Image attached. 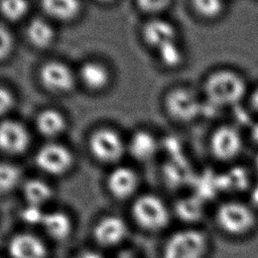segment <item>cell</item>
Returning <instances> with one entry per match:
<instances>
[{
  "label": "cell",
  "instance_id": "obj_6",
  "mask_svg": "<svg viewBox=\"0 0 258 258\" xmlns=\"http://www.w3.org/2000/svg\"><path fill=\"white\" fill-rule=\"evenodd\" d=\"M163 106L168 117L180 125L196 123L204 117L205 101L199 88L180 85L164 96Z\"/></svg>",
  "mask_w": 258,
  "mask_h": 258
},
{
  "label": "cell",
  "instance_id": "obj_15",
  "mask_svg": "<svg viewBox=\"0 0 258 258\" xmlns=\"http://www.w3.org/2000/svg\"><path fill=\"white\" fill-rule=\"evenodd\" d=\"M29 133L18 121L5 120L0 123V150L6 154L18 155L29 146Z\"/></svg>",
  "mask_w": 258,
  "mask_h": 258
},
{
  "label": "cell",
  "instance_id": "obj_30",
  "mask_svg": "<svg viewBox=\"0 0 258 258\" xmlns=\"http://www.w3.org/2000/svg\"><path fill=\"white\" fill-rule=\"evenodd\" d=\"M13 46L14 39L10 30L0 23V60L10 55Z\"/></svg>",
  "mask_w": 258,
  "mask_h": 258
},
{
  "label": "cell",
  "instance_id": "obj_8",
  "mask_svg": "<svg viewBox=\"0 0 258 258\" xmlns=\"http://www.w3.org/2000/svg\"><path fill=\"white\" fill-rule=\"evenodd\" d=\"M7 258H49L50 250L44 236L29 230L11 234L5 244Z\"/></svg>",
  "mask_w": 258,
  "mask_h": 258
},
{
  "label": "cell",
  "instance_id": "obj_17",
  "mask_svg": "<svg viewBox=\"0 0 258 258\" xmlns=\"http://www.w3.org/2000/svg\"><path fill=\"white\" fill-rule=\"evenodd\" d=\"M192 16L203 23L221 20L228 10V0H188Z\"/></svg>",
  "mask_w": 258,
  "mask_h": 258
},
{
  "label": "cell",
  "instance_id": "obj_16",
  "mask_svg": "<svg viewBox=\"0 0 258 258\" xmlns=\"http://www.w3.org/2000/svg\"><path fill=\"white\" fill-rule=\"evenodd\" d=\"M19 189L22 195L23 204L43 209L54 197L52 185L47 180L39 177L24 179Z\"/></svg>",
  "mask_w": 258,
  "mask_h": 258
},
{
  "label": "cell",
  "instance_id": "obj_33",
  "mask_svg": "<svg viewBox=\"0 0 258 258\" xmlns=\"http://www.w3.org/2000/svg\"><path fill=\"white\" fill-rule=\"evenodd\" d=\"M72 258H106L98 248H83L77 251Z\"/></svg>",
  "mask_w": 258,
  "mask_h": 258
},
{
  "label": "cell",
  "instance_id": "obj_24",
  "mask_svg": "<svg viewBox=\"0 0 258 258\" xmlns=\"http://www.w3.org/2000/svg\"><path fill=\"white\" fill-rule=\"evenodd\" d=\"M23 180L18 166L7 161H0V197L8 196L20 188Z\"/></svg>",
  "mask_w": 258,
  "mask_h": 258
},
{
  "label": "cell",
  "instance_id": "obj_5",
  "mask_svg": "<svg viewBox=\"0 0 258 258\" xmlns=\"http://www.w3.org/2000/svg\"><path fill=\"white\" fill-rule=\"evenodd\" d=\"M247 144L243 128L234 122L216 125L208 136L207 145L211 157L223 164H234L241 157Z\"/></svg>",
  "mask_w": 258,
  "mask_h": 258
},
{
  "label": "cell",
  "instance_id": "obj_3",
  "mask_svg": "<svg viewBox=\"0 0 258 258\" xmlns=\"http://www.w3.org/2000/svg\"><path fill=\"white\" fill-rule=\"evenodd\" d=\"M216 228L231 238H245L251 235L258 223L257 211L249 202L240 199H227L220 202L214 212Z\"/></svg>",
  "mask_w": 258,
  "mask_h": 258
},
{
  "label": "cell",
  "instance_id": "obj_34",
  "mask_svg": "<svg viewBox=\"0 0 258 258\" xmlns=\"http://www.w3.org/2000/svg\"><path fill=\"white\" fill-rule=\"evenodd\" d=\"M247 142H251L258 149V119L253 120L245 131Z\"/></svg>",
  "mask_w": 258,
  "mask_h": 258
},
{
  "label": "cell",
  "instance_id": "obj_19",
  "mask_svg": "<svg viewBox=\"0 0 258 258\" xmlns=\"http://www.w3.org/2000/svg\"><path fill=\"white\" fill-rule=\"evenodd\" d=\"M128 148L134 158L145 161L155 155L158 149V142L151 133L140 130L131 137Z\"/></svg>",
  "mask_w": 258,
  "mask_h": 258
},
{
  "label": "cell",
  "instance_id": "obj_32",
  "mask_svg": "<svg viewBox=\"0 0 258 258\" xmlns=\"http://www.w3.org/2000/svg\"><path fill=\"white\" fill-rule=\"evenodd\" d=\"M245 105L250 114L255 119H258V84L250 87Z\"/></svg>",
  "mask_w": 258,
  "mask_h": 258
},
{
  "label": "cell",
  "instance_id": "obj_28",
  "mask_svg": "<svg viewBox=\"0 0 258 258\" xmlns=\"http://www.w3.org/2000/svg\"><path fill=\"white\" fill-rule=\"evenodd\" d=\"M46 209L23 204L18 211L19 220L27 227H39Z\"/></svg>",
  "mask_w": 258,
  "mask_h": 258
},
{
  "label": "cell",
  "instance_id": "obj_37",
  "mask_svg": "<svg viewBox=\"0 0 258 258\" xmlns=\"http://www.w3.org/2000/svg\"><path fill=\"white\" fill-rule=\"evenodd\" d=\"M97 1L103 2V3H108V2H112V1H114V0H97Z\"/></svg>",
  "mask_w": 258,
  "mask_h": 258
},
{
  "label": "cell",
  "instance_id": "obj_11",
  "mask_svg": "<svg viewBox=\"0 0 258 258\" xmlns=\"http://www.w3.org/2000/svg\"><path fill=\"white\" fill-rule=\"evenodd\" d=\"M89 148L93 156L102 163H117L124 155L125 145L120 135L113 129L101 128L90 138Z\"/></svg>",
  "mask_w": 258,
  "mask_h": 258
},
{
  "label": "cell",
  "instance_id": "obj_10",
  "mask_svg": "<svg viewBox=\"0 0 258 258\" xmlns=\"http://www.w3.org/2000/svg\"><path fill=\"white\" fill-rule=\"evenodd\" d=\"M105 187L113 200L130 203L140 194V177L132 167L119 165L107 175Z\"/></svg>",
  "mask_w": 258,
  "mask_h": 258
},
{
  "label": "cell",
  "instance_id": "obj_9",
  "mask_svg": "<svg viewBox=\"0 0 258 258\" xmlns=\"http://www.w3.org/2000/svg\"><path fill=\"white\" fill-rule=\"evenodd\" d=\"M34 162L43 173L58 177L66 175L73 168L75 158L72 151L64 145L47 143L37 150Z\"/></svg>",
  "mask_w": 258,
  "mask_h": 258
},
{
  "label": "cell",
  "instance_id": "obj_31",
  "mask_svg": "<svg viewBox=\"0 0 258 258\" xmlns=\"http://www.w3.org/2000/svg\"><path fill=\"white\" fill-rule=\"evenodd\" d=\"M14 103L15 99L11 91L0 86V116L8 113L13 108Z\"/></svg>",
  "mask_w": 258,
  "mask_h": 258
},
{
  "label": "cell",
  "instance_id": "obj_18",
  "mask_svg": "<svg viewBox=\"0 0 258 258\" xmlns=\"http://www.w3.org/2000/svg\"><path fill=\"white\" fill-rule=\"evenodd\" d=\"M173 218L180 219L184 226H199L198 221L203 216L204 204L197 196H185L177 200L172 206Z\"/></svg>",
  "mask_w": 258,
  "mask_h": 258
},
{
  "label": "cell",
  "instance_id": "obj_22",
  "mask_svg": "<svg viewBox=\"0 0 258 258\" xmlns=\"http://www.w3.org/2000/svg\"><path fill=\"white\" fill-rule=\"evenodd\" d=\"M35 123L39 133L46 137H55L62 133L66 128V118L54 109H46L39 112Z\"/></svg>",
  "mask_w": 258,
  "mask_h": 258
},
{
  "label": "cell",
  "instance_id": "obj_1",
  "mask_svg": "<svg viewBox=\"0 0 258 258\" xmlns=\"http://www.w3.org/2000/svg\"><path fill=\"white\" fill-rule=\"evenodd\" d=\"M245 75L231 67L210 70L199 87L205 103L213 109H235L245 104L250 90Z\"/></svg>",
  "mask_w": 258,
  "mask_h": 258
},
{
  "label": "cell",
  "instance_id": "obj_26",
  "mask_svg": "<svg viewBox=\"0 0 258 258\" xmlns=\"http://www.w3.org/2000/svg\"><path fill=\"white\" fill-rule=\"evenodd\" d=\"M27 11V0H0V13L10 21L21 19Z\"/></svg>",
  "mask_w": 258,
  "mask_h": 258
},
{
  "label": "cell",
  "instance_id": "obj_13",
  "mask_svg": "<svg viewBox=\"0 0 258 258\" xmlns=\"http://www.w3.org/2000/svg\"><path fill=\"white\" fill-rule=\"evenodd\" d=\"M41 85L52 93L69 92L74 84L75 79L71 69L60 61H48L44 63L39 72Z\"/></svg>",
  "mask_w": 258,
  "mask_h": 258
},
{
  "label": "cell",
  "instance_id": "obj_14",
  "mask_svg": "<svg viewBox=\"0 0 258 258\" xmlns=\"http://www.w3.org/2000/svg\"><path fill=\"white\" fill-rule=\"evenodd\" d=\"M142 34L144 41L156 51L169 43L179 40V31L176 25L158 16L145 23Z\"/></svg>",
  "mask_w": 258,
  "mask_h": 258
},
{
  "label": "cell",
  "instance_id": "obj_4",
  "mask_svg": "<svg viewBox=\"0 0 258 258\" xmlns=\"http://www.w3.org/2000/svg\"><path fill=\"white\" fill-rule=\"evenodd\" d=\"M212 239L201 226H182L164 239L160 258H208Z\"/></svg>",
  "mask_w": 258,
  "mask_h": 258
},
{
  "label": "cell",
  "instance_id": "obj_25",
  "mask_svg": "<svg viewBox=\"0 0 258 258\" xmlns=\"http://www.w3.org/2000/svg\"><path fill=\"white\" fill-rule=\"evenodd\" d=\"M156 52L161 64L169 70L178 69L185 63L186 52L179 40L163 46Z\"/></svg>",
  "mask_w": 258,
  "mask_h": 258
},
{
  "label": "cell",
  "instance_id": "obj_27",
  "mask_svg": "<svg viewBox=\"0 0 258 258\" xmlns=\"http://www.w3.org/2000/svg\"><path fill=\"white\" fill-rule=\"evenodd\" d=\"M227 178V187L235 190H244L250 189L253 183L251 182L250 173L246 168L236 167L235 170H229L226 173Z\"/></svg>",
  "mask_w": 258,
  "mask_h": 258
},
{
  "label": "cell",
  "instance_id": "obj_12",
  "mask_svg": "<svg viewBox=\"0 0 258 258\" xmlns=\"http://www.w3.org/2000/svg\"><path fill=\"white\" fill-rule=\"evenodd\" d=\"M39 228L48 242L64 243L74 234L75 221L63 209H46Z\"/></svg>",
  "mask_w": 258,
  "mask_h": 258
},
{
  "label": "cell",
  "instance_id": "obj_35",
  "mask_svg": "<svg viewBox=\"0 0 258 258\" xmlns=\"http://www.w3.org/2000/svg\"><path fill=\"white\" fill-rule=\"evenodd\" d=\"M113 258H141L139 254L130 248H121L119 249Z\"/></svg>",
  "mask_w": 258,
  "mask_h": 258
},
{
  "label": "cell",
  "instance_id": "obj_23",
  "mask_svg": "<svg viewBox=\"0 0 258 258\" xmlns=\"http://www.w3.org/2000/svg\"><path fill=\"white\" fill-rule=\"evenodd\" d=\"M29 41L36 47L44 48L49 46L54 39L52 26L43 19L35 18L31 20L26 30Z\"/></svg>",
  "mask_w": 258,
  "mask_h": 258
},
{
  "label": "cell",
  "instance_id": "obj_38",
  "mask_svg": "<svg viewBox=\"0 0 258 258\" xmlns=\"http://www.w3.org/2000/svg\"><path fill=\"white\" fill-rule=\"evenodd\" d=\"M0 258H2V257H0Z\"/></svg>",
  "mask_w": 258,
  "mask_h": 258
},
{
  "label": "cell",
  "instance_id": "obj_20",
  "mask_svg": "<svg viewBox=\"0 0 258 258\" xmlns=\"http://www.w3.org/2000/svg\"><path fill=\"white\" fill-rule=\"evenodd\" d=\"M80 78L87 88L102 90L110 81V73L104 64L97 61H88L82 66Z\"/></svg>",
  "mask_w": 258,
  "mask_h": 258
},
{
  "label": "cell",
  "instance_id": "obj_21",
  "mask_svg": "<svg viewBox=\"0 0 258 258\" xmlns=\"http://www.w3.org/2000/svg\"><path fill=\"white\" fill-rule=\"evenodd\" d=\"M40 4L46 15L61 21L75 18L81 10L79 0H41Z\"/></svg>",
  "mask_w": 258,
  "mask_h": 258
},
{
  "label": "cell",
  "instance_id": "obj_7",
  "mask_svg": "<svg viewBox=\"0 0 258 258\" xmlns=\"http://www.w3.org/2000/svg\"><path fill=\"white\" fill-rule=\"evenodd\" d=\"M129 222L117 214H106L99 217L92 226L91 236L96 248L115 249L127 240Z\"/></svg>",
  "mask_w": 258,
  "mask_h": 258
},
{
  "label": "cell",
  "instance_id": "obj_29",
  "mask_svg": "<svg viewBox=\"0 0 258 258\" xmlns=\"http://www.w3.org/2000/svg\"><path fill=\"white\" fill-rule=\"evenodd\" d=\"M136 2L142 11L156 15L166 10L172 0H136Z\"/></svg>",
  "mask_w": 258,
  "mask_h": 258
},
{
  "label": "cell",
  "instance_id": "obj_36",
  "mask_svg": "<svg viewBox=\"0 0 258 258\" xmlns=\"http://www.w3.org/2000/svg\"><path fill=\"white\" fill-rule=\"evenodd\" d=\"M253 173L255 175V178H256V182H258V151L254 157V160H253Z\"/></svg>",
  "mask_w": 258,
  "mask_h": 258
},
{
  "label": "cell",
  "instance_id": "obj_2",
  "mask_svg": "<svg viewBox=\"0 0 258 258\" xmlns=\"http://www.w3.org/2000/svg\"><path fill=\"white\" fill-rule=\"evenodd\" d=\"M129 218L137 229L148 234L168 229L173 219L171 206L154 192H140L129 203Z\"/></svg>",
  "mask_w": 258,
  "mask_h": 258
}]
</instances>
